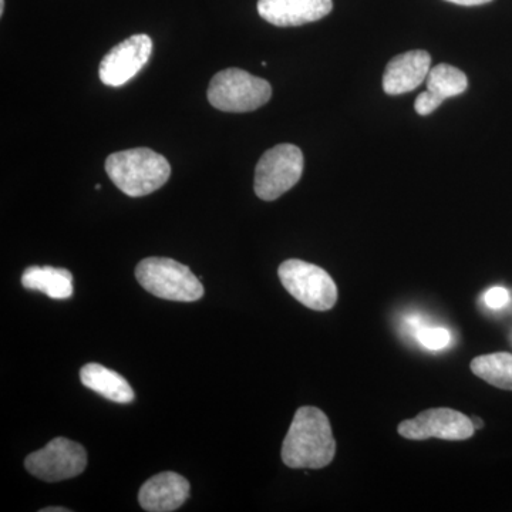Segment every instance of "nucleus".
<instances>
[{"mask_svg": "<svg viewBox=\"0 0 512 512\" xmlns=\"http://www.w3.org/2000/svg\"><path fill=\"white\" fill-rule=\"evenodd\" d=\"M485 306L493 309V311H500V309L507 308L511 303V293L508 289L501 288V286H494L488 289L483 296Z\"/></svg>", "mask_w": 512, "mask_h": 512, "instance_id": "obj_18", "label": "nucleus"}, {"mask_svg": "<svg viewBox=\"0 0 512 512\" xmlns=\"http://www.w3.org/2000/svg\"><path fill=\"white\" fill-rule=\"evenodd\" d=\"M446 2L460 6H480L485 5V3L493 2V0H446Z\"/></svg>", "mask_w": 512, "mask_h": 512, "instance_id": "obj_20", "label": "nucleus"}, {"mask_svg": "<svg viewBox=\"0 0 512 512\" xmlns=\"http://www.w3.org/2000/svg\"><path fill=\"white\" fill-rule=\"evenodd\" d=\"M106 173L121 192L138 198L160 190L170 180L171 165L150 148H131L111 154Z\"/></svg>", "mask_w": 512, "mask_h": 512, "instance_id": "obj_2", "label": "nucleus"}, {"mask_svg": "<svg viewBox=\"0 0 512 512\" xmlns=\"http://www.w3.org/2000/svg\"><path fill=\"white\" fill-rule=\"evenodd\" d=\"M5 12V0H0V15H3Z\"/></svg>", "mask_w": 512, "mask_h": 512, "instance_id": "obj_23", "label": "nucleus"}, {"mask_svg": "<svg viewBox=\"0 0 512 512\" xmlns=\"http://www.w3.org/2000/svg\"><path fill=\"white\" fill-rule=\"evenodd\" d=\"M303 174L301 148L279 144L265 151L255 168L254 190L262 201H275L295 187Z\"/></svg>", "mask_w": 512, "mask_h": 512, "instance_id": "obj_6", "label": "nucleus"}, {"mask_svg": "<svg viewBox=\"0 0 512 512\" xmlns=\"http://www.w3.org/2000/svg\"><path fill=\"white\" fill-rule=\"evenodd\" d=\"M441 104H443V101L427 90V92H423L417 97L416 103H414V110L420 116H430L433 111L439 109Z\"/></svg>", "mask_w": 512, "mask_h": 512, "instance_id": "obj_19", "label": "nucleus"}, {"mask_svg": "<svg viewBox=\"0 0 512 512\" xmlns=\"http://www.w3.org/2000/svg\"><path fill=\"white\" fill-rule=\"evenodd\" d=\"M279 279L296 301L312 311H330L339 298L332 276L318 265L301 259H288L278 268Z\"/></svg>", "mask_w": 512, "mask_h": 512, "instance_id": "obj_5", "label": "nucleus"}, {"mask_svg": "<svg viewBox=\"0 0 512 512\" xmlns=\"http://www.w3.org/2000/svg\"><path fill=\"white\" fill-rule=\"evenodd\" d=\"M427 90L441 101L460 96L466 92L468 80L466 74L457 67L441 63L430 70L426 79Z\"/></svg>", "mask_w": 512, "mask_h": 512, "instance_id": "obj_16", "label": "nucleus"}, {"mask_svg": "<svg viewBox=\"0 0 512 512\" xmlns=\"http://www.w3.org/2000/svg\"><path fill=\"white\" fill-rule=\"evenodd\" d=\"M70 510H67V508L64 507H49V508H43L42 512H69Z\"/></svg>", "mask_w": 512, "mask_h": 512, "instance_id": "obj_21", "label": "nucleus"}, {"mask_svg": "<svg viewBox=\"0 0 512 512\" xmlns=\"http://www.w3.org/2000/svg\"><path fill=\"white\" fill-rule=\"evenodd\" d=\"M153 55V40L147 35H134L114 46L101 60V83L120 87L133 80Z\"/></svg>", "mask_w": 512, "mask_h": 512, "instance_id": "obj_9", "label": "nucleus"}, {"mask_svg": "<svg viewBox=\"0 0 512 512\" xmlns=\"http://www.w3.org/2000/svg\"><path fill=\"white\" fill-rule=\"evenodd\" d=\"M25 467L33 477L46 483L70 480L86 470V448L76 441L57 437L46 447L29 454Z\"/></svg>", "mask_w": 512, "mask_h": 512, "instance_id": "obj_7", "label": "nucleus"}, {"mask_svg": "<svg viewBox=\"0 0 512 512\" xmlns=\"http://www.w3.org/2000/svg\"><path fill=\"white\" fill-rule=\"evenodd\" d=\"M431 57L426 50H410L393 57L383 76V90L389 96L410 93L424 83L430 73Z\"/></svg>", "mask_w": 512, "mask_h": 512, "instance_id": "obj_12", "label": "nucleus"}, {"mask_svg": "<svg viewBox=\"0 0 512 512\" xmlns=\"http://www.w3.org/2000/svg\"><path fill=\"white\" fill-rule=\"evenodd\" d=\"M138 284L165 301L195 302L204 296V286L187 265L170 258L143 259L136 268Z\"/></svg>", "mask_w": 512, "mask_h": 512, "instance_id": "obj_3", "label": "nucleus"}, {"mask_svg": "<svg viewBox=\"0 0 512 512\" xmlns=\"http://www.w3.org/2000/svg\"><path fill=\"white\" fill-rule=\"evenodd\" d=\"M414 338L423 346L424 349L429 350H443L451 345L450 330L444 328H431V326L423 325L421 328L414 332Z\"/></svg>", "mask_w": 512, "mask_h": 512, "instance_id": "obj_17", "label": "nucleus"}, {"mask_svg": "<svg viewBox=\"0 0 512 512\" xmlns=\"http://www.w3.org/2000/svg\"><path fill=\"white\" fill-rule=\"evenodd\" d=\"M271 97V84L241 69L222 70L208 87L211 106L225 113H249L265 106Z\"/></svg>", "mask_w": 512, "mask_h": 512, "instance_id": "obj_4", "label": "nucleus"}, {"mask_svg": "<svg viewBox=\"0 0 512 512\" xmlns=\"http://www.w3.org/2000/svg\"><path fill=\"white\" fill-rule=\"evenodd\" d=\"M471 372L498 389L512 390L511 353H491L477 356L471 362Z\"/></svg>", "mask_w": 512, "mask_h": 512, "instance_id": "obj_15", "label": "nucleus"}, {"mask_svg": "<svg viewBox=\"0 0 512 512\" xmlns=\"http://www.w3.org/2000/svg\"><path fill=\"white\" fill-rule=\"evenodd\" d=\"M476 430L470 417L447 407L426 410L417 414L414 419L402 421L397 427V431L404 439L416 441H464L471 439Z\"/></svg>", "mask_w": 512, "mask_h": 512, "instance_id": "obj_8", "label": "nucleus"}, {"mask_svg": "<svg viewBox=\"0 0 512 512\" xmlns=\"http://www.w3.org/2000/svg\"><path fill=\"white\" fill-rule=\"evenodd\" d=\"M332 9V0H258L259 16L279 28L318 22Z\"/></svg>", "mask_w": 512, "mask_h": 512, "instance_id": "obj_10", "label": "nucleus"}, {"mask_svg": "<svg viewBox=\"0 0 512 512\" xmlns=\"http://www.w3.org/2000/svg\"><path fill=\"white\" fill-rule=\"evenodd\" d=\"M190 497L187 478L173 471L157 474L141 485L138 503L148 512H171L178 510Z\"/></svg>", "mask_w": 512, "mask_h": 512, "instance_id": "obj_11", "label": "nucleus"}, {"mask_svg": "<svg viewBox=\"0 0 512 512\" xmlns=\"http://www.w3.org/2000/svg\"><path fill=\"white\" fill-rule=\"evenodd\" d=\"M80 380L87 389L106 397L111 402L128 404L134 400V390L131 389L127 380L99 363L83 366L80 370Z\"/></svg>", "mask_w": 512, "mask_h": 512, "instance_id": "obj_13", "label": "nucleus"}, {"mask_svg": "<svg viewBox=\"0 0 512 512\" xmlns=\"http://www.w3.org/2000/svg\"><path fill=\"white\" fill-rule=\"evenodd\" d=\"M22 285L28 291L45 293L57 301L72 298L74 292L72 272L53 266H29L23 272Z\"/></svg>", "mask_w": 512, "mask_h": 512, "instance_id": "obj_14", "label": "nucleus"}, {"mask_svg": "<svg viewBox=\"0 0 512 512\" xmlns=\"http://www.w3.org/2000/svg\"><path fill=\"white\" fill-rule=\"evenodd\" d=\"M473 420V423H474V426H476V429H481V427H483V421H481L480 419H477V417H474V419H471Z\"/></svg>", "mask_w": 512, "mask_h": 512, "instance_id": "obj_22", "label": "nucleus"}, {"mask_svg": "<svg viewBox=\"0 0 512 512\" xmlns=\"http://www.w3.org/2000/svg\"><path fill=\"white\" fill-rule=\"evenodd\" d=\"M335 454L336 441L328 416L318 407L298 409L282 444L285 466L319 470L328 467Z\"/></svg>", "mask_w": 512, "mask_h": 512, "instance_id": "obj_1", "label": "nucleus"}]
</instances>
